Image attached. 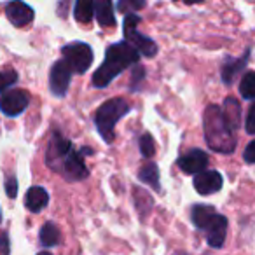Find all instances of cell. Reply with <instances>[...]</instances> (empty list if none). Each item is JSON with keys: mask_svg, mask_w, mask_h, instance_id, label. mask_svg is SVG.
<instances>
[{"mask_svg": "<svg viewBox=\"0 0 255 255\" xmlns=\"http://www.w3.org/2000/svg\"><path fill=\"white\" fill-rule=\"evenodd\" d=\"M140 54L133 49L131 46H128L126 42H117L107 47L105 61L98 67V70L93 74V86L98 89L107 88L114 79L119 74H123L126 68L138 65Z\"/></svg>", "mask_w": 255, "mask_h": 255, "instance_id": "obj_1", "label": "cell"}, {"mask_svg": "<svg viewBox=\"0 0 255 255\" xmlns=\"http://www.w3.org/2000/svg\"><path fill=\"white\" fill-rule=\"evenodd\" d=\"M203 126H205V138L212 150L220 154H231L236 149V138L227 124L224 123L220 107L208 105L203 114Z\"/></svg>", "mask_w": 255, "mask_h": 255, "instance_id": "obj_2", "label": "cell"}, {"mask_svg": "<svg viewBox=\"0 0 255 255\" xmlns=\"http://www.w3.org/2000/svg\"><path fill=\"white\" fill-rule=\"evenodd\" d=\"M131 110V105L124 98H112L102 103L98 110H96L95 123L98 128V133L107 143H112L116 138V124Z\"/></svg>", "mask_w": 255, "mask_h": 255, "instance_id": "obj_3", "label": "cell"}, {"mask_svg": "<svg viewBox=\"0 0 255 255\" xmlns=\"http://www.w3.org/2000/svg\"><path fill=\"white\" fill-rule=\"evenodd\" d=\"M140 21H142V18H140L138 14H135V12L124 16L123 30H124V37H126L124 42H126L128 46H131L140 56L154 58L157 53V44L154 42L150 37L142 35V33L136 30V25H138Z\"/></svg>", "mask_w": 255, "mask_h": 255, "instance_id": "obj_4", "label": "cell"}, {"mask_svg": "<svg viewBox=\"0 0 255 255\" xmlns=\"http://www.w3.org/2000/svg\"><path fill=\"white\" fill-rule=\"evenodd\" d=\"M61 54H63V61L67 67L70 68L72 74H86L89 67L93 65V49L86 42H70L67 46L61 47Z\"/></svg>", "mask_w": 255, "mask_h": 255, "instance_id": "obj_5", "label": "cell"}, {"mask_svg": "<svg viewBox=\"0 0 255 255\" xmlns=\"http://www.w3.org/2000/svg\"><path fill=\"white\" fill-rule=\"evenodd\" d=\"M30 105V95L23 89H7L0 93V112L7 117H18Z\"/></svg>", "mask_w": 255, "mask_h": 255, "instance_id": "obj_6", "label": "cell"}, {"mask_svg": "<svg viewBox=\"0 0 255 255\" xmlns=\"http://www.w3.org/2000/svg\"><path fill=\"white\" fill-rule=\"evenodd\" d=\"M54 171L61 173L67 180H70V182L84 180V178L89 175L88 168H86V164H84V159H82V156L75 149H72L70 152L61 159V163L58 164Z\"/></svg>", "mask_w": 255, "mask_h": 255, "instance_id": "obj_7", "label": "cell"}, {"mask_svg": "<svg viewBox=\"0 0 255 255\" xmlns=\"http://www.w3.org/2000/svg\"><path fill=\"white\" fill-rule=\"evenodd\" d=\"M74 149L70 143V140H67L60 131H53L49 138V143H47L46 149V164L51 168V170H56V166L61 163L65 156H67L70 150Z\"/></svg>", "mask_w": 255, "mask_h": 255, "instance_id": "obj_8", "label": "cell"}, {"mask_svg": "<svg viewBox=\"0 0 255 255\" xmlns=\"http://www.w3.org/2000/svg\"><path fill=\"white\" fill-rule=\"evenodd\" d=\"M70 79H72V72L67 67L63 60L56 61V63L51 67L49 72V89L54 96L58 98H63L67 95L68 88H70Z\"/></svg>", "mask_w": 255, "mask_h": 255, "instance_id": "obj_9", "label": "cell"}, {"mask_svg": "<svg viewBox=\"0 0 255 255\" xmlns=\"http://www.w3.org/2000/svg\"><path fill=\"white\" fill-rule=\"evenodd\" d=\"M177 164L182 170V173L198 175L201 171H205V168L208 166V154L201 149H191L178 157Z\"/></svg>", "mask_w": 255, "mask_h": 255, "instance_id": "obj_10", "label": "cell"}, {"mask_svg": "<svg viewBox=\"0 0 255 255\" xmlns=\"http://www.w3.org/2000/svg\"><path fill=\"white\" fill-rule=\"evenodd\" d=\"M194 189L199 192L201 196H208L213 194V192H219L224 185V178L219 171L215 170H205L201 173L194 175Z\"/></svg>", "mask_w": 255, "mask_h": 255, "instance_id": "obj_11", "label": "cell"}, {"mask_svg": "<svg viewBox=\"0 0 255 255\" xmlns=\"http://www.w3.org/2000/svg\"><path fill=\"white\" fill-rule=\"evenodd\" d=\"M227 217L220 215V213H215L212 217V220L208 222V226L205 227L206 233V243L212 248H222L224 241H226L227 236Z\"/></svg>", "mask_w": 255, "mask_h": 255, "instance_id": "obj_12", "label": "cell"}, {"mask_svg": "<svg viewBox=\"0 0 255 255\" xmlns=\"http://www.w3.org/2000/svg\"><path fill=\"white\" fill-rule=\"evenodd\" d=\"M5 14L14 26H26L28 23L33 21L35 12L28 4H25L21 0H14V2H9L5 5Z\"/></svg>", "mask_w": 255, "mask_h": 255, "instance_id": "obj_13", "label": "cell"}, {"mask_svg": "<svg viewBox=\"0 0 255 255\" xmlns=\"http://www.w3.org/2000/svg\"><path fill=\"white\" fill-rule=\"evenodd\" d=\"M250 53L252 49L248 47L247 51H245V54L241 58H233V56H227L226 60H224V65H222V72H220V75H222V82L224 84H231V82L234 81V77H236L238 74H240L241 70H243L245 67H247L248 60H250Z\"/></svg>", "mask_w": 255, "mask_h": 255, "instance_id": "obj_14", "label": "cell"}, {"mask_svg": "<svg viewBox=\"0 0 255 255\" xmlns=\"http://www.w3.org/2000/svg\"><path fill=\"white\" fill-rule=\"evenodd\" d=\"M220 114H222L224 123L227 124V128H229L233 133L241 126V105L236 98L227 96V98L224 100V105H222V109H220Z\"/></svg>", "mask_w": 255, "mask_h": 255, "instance_id": "obj_15", "label": "cell"}, {"mask_svg": "<svg viewBox=\"0 0 255 255\" xmlns=\"http://www.w3.org/2000/svg\"><path fill=\"white\" fill-rule=\"evenodd\" d=\"M47 203H49V194L44 187L40 185H33L26 191L25 196V206L28 212L32 213H39L42 212V208H46Z\"/></svg>", "mask_w": 255, "mask_h": 255, "instance_id": "obj_16", "label": "cell"}, {"mask_svg": "<svg viewBox=\"0 0 255 255\" xmlns=\"http://www.w3.org/2000/svg\"><path fill=\"white\" fill-rule=\"evenodd\" d=\"M93 11L102 26L116 25V14H114V4L110 0H96L93 2Z\"/></svg>", "mask_w": 255, "mask_h": 255, "instance_id": "obj_17", "label": "cell"}, {"mask_svg": "<svg viewBox=\"0 0 255 255\" xmlns=\"http://www.w3.org/2000/svg\"><path fill=\"white\" fill-rule=\"evenodd\" d=\"M215 213V208L210 205H194L191 210V220L196 226V229L205 231V227L208 226V222L212 220V217Z\"/></svg>", "mask_w": 255, "mask_h": 255, "instance_id": "obj_18", "label": "cell"}, {"mask_svg": "<svg viewBox=\"0 0 255 255\" xmlns=\"http://www.w3.org/2000/svg\"><path fill=\"white\" fill-rule=\"evenodd\" d=\"M138 178L140 182L150 185L154 191H161V184H159V170L154 163H147L140 168L138 171Z\"/></svg>", "mask_w": 255, "mask_h": 255, "instance_id": "obj_19", "label": "cell"}, {"mask_svg": "<svg viewBox=\"0 0 255 255\" xmlns=\"http://www.w3.org/2000/svg\"><path fill=\"white\" fill-rule=\"evenodd\" d=\"M39 238H40V243H42V247L51 248V247H56V245H60L61 234H60V229L56 227V224H54V222H46L42 226V229H40Z\"/></svg>", "mask_w": 255, "mask_h": 255, "instance_id": "obj_20", "label": "cell"}, {"mask_svg": "<svg viewBox=\"0 0 255 255\" xmlns=\"http://www.w3.org/2000/svg\"><path fill=\"white\" fill-rule=\"evenodd\" d=\"M95 16V11H93V2L91 0H77L74 5V18L77 19L79 23H84V25H89Z\"/></svg>", "mask_w": 255, "mask_h": 255, "instance_id": "obj_21", "label": "cell"}, {"mask_svg": "<svg viewBox=\"0 0 255 255\" xmlns=\"http://www.w3.org/2000/svg\"><path fill=\"white\" fill-rule=\"evenodd\" d=\"M240 95H241V98L248 100V102H254V98H255V74L254 72H247L245 77L241 79Z\"/></svg>", "mask_w": 255, "mask_h": 255, "instance_id": "obj_22", "label": "cell"}, {"mask_svg": "<svg viewBox=\"0 0 255 255\" xmlns=\"http://www.w3.org/2000/svg\"><path fill=\"white\" fill-rule=\"evenodd\" d=\"M18 72L12 70V68H4V70H0V93L7 91L12 84L18 82Z\"/></svg>", "mask_w": 255, "mask_h": 255, "instance_id": "obj_23", "label": "cell"}, {"mask_svg": "<svg viewBox=\"0 0 255 255\" xmlns=\"http://www.w3.org/2000/svg\"><path fill=\"white\" fill-rule=\"evenodd\" d=\"M154 152H156V145H154V140L149 133H143L140 136V154L143 157H152Z\"/></svg>", "mask_w": 255, "mask_h": 255, "instance_id": "obj_24", "label": "cell"}, {"mask_svg": "<svg viewBox=\"0 0 255 255\" xmlns=\"http://www.w3.org/2000/svg\"><path fill=\"white\" fill-rule=\"evenodd\" d=\"M145 7V0H121L117 4V11H121L123 14H131V11Z\"/></svg>", "mask_w": 255, "mask_h": 255, "instance_id": "obj_25", "label": "cell"}, {"mask_svg": "<svg viewBox=\"0 0 255 255\" xmlns=\"http://www.w3.org/2000/svg\"><path fill=\"white\" fill-rule=\"evenodd\" d=\"M143 79H145V68L140 67V65H135V68L131 70V84H129V89L131 91H138Z\"/></svg>", "mask_w": 255, "mask_h": 255, "instance_id": "obj_26", "label": "cell"}, {"mask_svg": "<svg viewBox=\"0 0 255 255\" xmlns=\"http://www.w3.org/2000/svg\"><path fill=\"white\" fill-rule=\"evenodd\" d=\"M254 116H255V105L254 103H250V107H248L247 110V123H245V129H247L248 135H254L255 133V128H254Z\"/></svg>", "mask_w": 255, "mask_h": 255, "instance_id": "obj_27", "label": "cell"}, {"mask_svg": "<svg viewBox=\"0 0 255 255\" xmlns=\"http://www.w3.org/2000/svg\"><path fill=\"white\" fill-rule=\"evenodd\" d=\"M5 192H7V196L11 199H14L18 196V178L12 177V175L5 180Z\"/></svg>", "mask_w": 255, "mask_h": 255, "instance_id": "obj_28", "label": "cell"}, {"mask_svg": "<svg viewBox=\"0 0 255 255\" xmlns=\"http://www.w3.org/2000/svg\"><path fill=\"white\" fill-rule=\"evenodd\" d=\"M254 147H255V142H254V140H250V142H248V145H247V149H245V154H243L245 163H247V164H254L255 163Z\"/></svg>", "mask_w": 255, "mask_h": 255, "instance_id": "obj_29", "label": "cell"}, {"mask_svg": "<svg viewBox=\"0 0 255 255\" xmlns=\"http://www.w3.org/2000/svg\"><path fill=\"white\" fill-rule=\"evenodd\" d=\"M11 252V245H9V236L7 233L0 234V255H9Z\"/></svg>", "mask_w": 255, "mask_h": 255, "instance_id": "obj_30", "label": "cell"}, {"mask_svg": "<svg viewBox=\"0 0 255 255\" xmlns=\"http://www.w3.org/2000/svg\"><path fill=\"white\" fill-rule=\"evenodd\" d=\"M37 255H53V254H49V252H39Z\"/></svg>", "mask_w": 255, "mask_h": 255, "instance_id": "obj_31", "label": "cell"}, {"mask_svg": "<svg viewBox=\"0 0 255 255\" xmlns=\"http://www.w3.org/2000/svg\"><path fill=\"white\" fill-rule=\"evenodd\" d=\"M0 222H2V212H0Z\"/></svg>", "mask_w": 255, "mask_h": 255, "instance_id": "obj_32", "label": "cell"}, {"mask_svg": "<svg viewBox=\"0 0 255 255\" xmlns=\"http://www.w3.org/2000/svg\"><path fill=\"white\" fill-rule=\"evenodd\" d=\"M175 255H185V254H175Z\"/></svg>", "mask_w": 255, "mask_h": 255, "instance_id": "obj_33", "label": "cell"}]
</instances>
